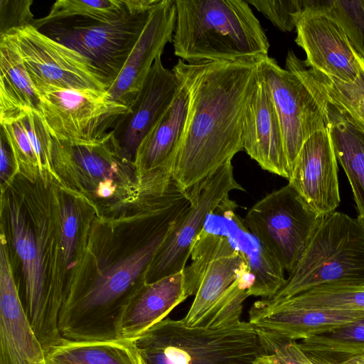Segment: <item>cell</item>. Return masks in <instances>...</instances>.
Returning <instances> with one entry per match:
<instances>
[{"label":"cell","mask_w":364,"mask_h":364,"mask_svg":"<svg viewBox=\"0 0 364 364\" xmlns=\"http://www.w3.org/2000/svg\"><path fill=\"white\" fill-rule=\"evenodd\" d=\"M261 57L200 63L179 59L173 66L188 95L172 168L173 179L183 190L191 189L244 149L245 118Z\"/></svg>","instance_id":"1"},{"label":"cell","mask_w":364,"mask_h":364,"mask_svg":"<svg viewBox=\"0 0 364 364\" xmlns=\"http://www.w3.org/2000/svg\"><path fill=\"white\" fill-rule=\"evenodd\" d=\"M174 53L187 63L267 55V36L246 1L176 0Z\"/></svg>","instance_id":"2"},{"label":"cell","mask_w":364,"mask_h":364,"mask_svg":"<svg viewBox=\"0 0 364 364\" xmlns=\"http://www.w3.org/2000/svg\"><path fill=\"white\" fill-rule=\"evenodd\" d=\"M183 269L186 294L195 296L181 319L188 327H216L240 321L253 277L245 257L228 238L204 228Z\"/></svg>","instance_id":"3"},{"label":"cell","mask_w":364,"mask_h":364,"mask_svg":"<svg viewBox=\"0 0 364 364\" xmlns=\"http://www.w3.org/2000/svg\"><path fill=\"white\" fill-rule=\"evenodd\" d=\"M175 223L98 273L87 287L66 295L58 322L63 339L92 341L117 338V322L134 295L130 294L132 287L142 272L149 267Z\"/></svg>","instance_id":"4"},{"label":"cell","mask_w":364,"mask_h":364,"mask_svg":"<svg viewBox=\"0 0 364 364\" xmlns=\"http://www.w3.org/2000/svg\"><path fill=\"white\" fill-rule=\"evenodd\" d=\"M135 341L144 364H269L259 332L249 321L188 327L167 318Z\"/></svg>","instance_id":"5"},{"label":"cell","mask_w":364,"mask_h":364,"mask_svg":"<svg viewBox=\"0 0 364 364\" xmlns=\"http://www.w3.org/2000/svg\"><path fill=\"white\" fill-rule=\"evenodd\" d=\"M333 284L364 285V224L338 211L320 218L284 285L269 299L289 298Z\"/></svg>","instance_id":"6"},{"label":"cell","mask_w":364,"mask_h":364,"mask_svg":"<svg viewBox=\"0 0 364 364\" xmlns=\"http://www.w3.org/2000/svg\"><path fill=\"white\" fill-rule=\"evenodd\" d=\"M286 68L268 55L258 63L279 121L285 156L291 171L304 142L328 128L327 100L310 77L304 61L289 50Z\"/></svg>","instance_id":"7"},{"label":"cell","mask_w":364,"mask_h":364,"mask_svg":"<svg viewBox=\"0 0 364 364\" xmlns=\"http://www.w3.org/2000/svg\"><path fill=\"white\" fill-rule=\"evenodd\" d=\"M21 56L38 95L65 89L107 91L109 84L90 60L32 25L3 36Z\"/></svg>","instance_id":"8"},{"label":"cell","mask_w":364,"mask_h":364,"mask_svg":"<svg viewBox=\"0 0 364 364\" xmlns=\"http://www.w3.org/2000/svg\"><path fill=\"white\" fill-rule=\"evenodd\" d=\"M321 217L288 183L258 200L242 220L289 273L305 250Z\"/></svg>","instance_id":"9"},{"label":"cell","mask_w":364,"mask_h":364,"mask_svg":"<svg viewBox=\"0 0 364 364\" xmlns=\"http://www.w3.org/2000/svg\"><path fill=\"white\" fill-rule=\"evenodd\" d=\"M40 113L53 139L90 141L112 131L129 107L107 91L55 90L39 95Z\"/></svg>","instance_id":"10"},{"label":"cell","mask_w":364,"mask_h":364,"mask_svg":"<svg viewBox=\"0 0 364 364\" xmlns=\"http://www.w3.org/2000/svg\"><path fill=\"white\" fill-rule=\"evenodd\" d=\"M233 190L244 188L235 179L232 159L188 190L191 204L176 221L150 264L148 283L183 271L208 215Z\"/></svg>","instance_id":"11"},{"label":"cell","mask_w":364,"mask_h":364,"mask_svg":"<svg viewBox=\"0 0 364 364\" xmlns=\"http://www.w3.org/2000/svg\"><path fill=\"white\" fill-rule=\"evenodd\" d=\"M149 11L128 12L107 22L54 23L40 31H46L43 33L88 58L107 79L110 87L139 38Z\"/></svg>","instance_id":"12"},{"label":"cell","mask_w":364,"mask_h":364,"mask_svg":"<svg viewBox=\"0 0 364 364\" xmlns=\"http://www.w3.org/2000/svg\"><path fill=\"white\" fill-rule=\"evenodd\" d=\"M9 220L13 245L22 264L26 296L24 309L47 351L63 339L52 312L50 292L44 277L42 252L21 208L16 203H11L9 206Z\"/></svg>","instance_id":"13"},{"label":"cell","mask_w":364,"mask_h":364,"mask_svg":"<svg viewBox=\"0 0 364 364\" xmlns=\"http://www.w3.org/2000/svg\"><path fill=\"white\" fill-rule=\"evenodd\" d=\"M295 42L306 53L304 65L346 82L356 80L362 60L340 25L328 16L305 11L296 26Z\"/></svg>","instance_id":"14"},{"label":"cell","mask_w":364,"mask_h":364,"mask_svg":"<svg viewBox=\"0 0 364 364\" xmlns=\"http://www.w3.org/2000/svg\"><path fill=\"white\" fill-rule=\"evenodd\" d=\"M337 162L328 128L318 131L303 144L288 179L319 216L336 211L341 202Z\"/></svg>","instance_id":"15"},{"label":"cell","mask_w":364,"mask_h":364,"mask_svg":"<svg viewBox=\"0 0 364 364\" xmlns=\"http://www.w3.org/2000/svg\"><path fill=\"white\" fill-rule=\"evenodd\" d=\"M229 196L208 215L204 229L226 237L245 258L253 285L249 296L272 297L285 284L284 269L259 240L247 228Z\"/></svg>","instance_id":"16"},{"label":"cell","mask_w":364,"mask_h":364,"mask_svg":"<svg viewBox=\"0 0 364 364\" xmlns=\"http://www.w3.org/2000/svg\"><path fill=\"white\" fill-rule=\"evenodd\" d=\"M0 364H47L46 350L21 301L3 241L0 247Z\"/></svg>","instance_id":"17"},{"label":"cell","mask_w":364,"mask_h":364,"mask_svg":"<svg viewBox=\"0 0 364 364\" xmlns=\"http://www.w3.org/2000/svg\"><path fill=\"white\" fill-rule=\"evenodd\" d=\"M181 83L172 70L166 68L161 55L156 58L127 113L112 130L127 159L135 157L141 141L168 109Z\"/></svg>","instance_id":"18"},{"label":"cell","mask_w":364,"mask_h":364,"mask_svg":"<svg viewBox=\"0 0 364 364\" xmlns=\"http://www.w3.org/2000/svg\"><path fill=\"white\" fill-rule=\"evenodd\" d=\"M175 1L161 0L149 14L144 29L120 73L107 90L114 101L128 107L140 92L158 55L172 42L176 24Z\"/></svg>","instance_id":"19"},{"label":"cell","mask_w":364,"mask_h":364,"mask_svg":"<svg viewBox=\"0 0 364 364\" xmlns=\"http://www.w3.org/2000/svg\"><path fill=\"white\" fill-rule=\"evenodd\" d=\"M364 319V310L308 309L281 299H261L249 310V322L257 329L301 341Z\"/></svg>","instance_id":"20"},{"label":"cell","mask_w":364,"mask_h":364,"mask_svg":"<svg viewBox=\"0 0 364 364\" xmlns=\"http://www.w3.org/2000/svg\"><path fill=\"white\" fill-rule=\"evenodd\" d=\"M243 149L262 169L290 178L279 121L258 68L245 118Z\"/></svg>","instance_id":"21"},{"label":"cell","mask_w":364,"mask_h":364,"mask_svg":"<svg viewBox=\"0 0 364 364\" xmlns=\"http://www.w3.org/2000/svg\"><path fill=\"white\" fill-rule=\"evenodd\" d=\"M181 86L173 102L141 141L134 159L139 171L147 183L170 181L176 150L187 117L188 95Z\"/></svg>","instance_id":"22"},{"label":"cell","mask_w":364,"mask_h":364,"mask_svg":"<svg viewBox=\"0 0 364 364\" xmlns=\"http://www.w3.org/2000/svg\"><path fill=\"white\" fill-rule=\"evenodd\" d=\"M187 298L183 272L144 284L131 297L119 316L117 338H136L166 318Z\"/></svg>","instance_id":"23"},{"label":"cell","mask_w":364,"mask_h":364,"mask_svg":"<svg viewBox=\"0 0 364 364\" xmlns=\"http://www.w3.org/2000/svg\"><path fill=\"white\" fill-rule=\"evenodd\" d=\"M30 110L40 112L39 95L19 54L0 37V123L14 122Z\"/></svg>","instance_id":"24"},{"label":"cell","mask_w":364,"mask_h":364,"mask_svg":"<svg viewBox=\"0 0 364 364\" xmlns=\"http://www.w3.org/2000/svg\"><path fill=\"white\" fill-rule=\"evenodd\" d=\"M328 129L338 161L349 181L358 218L364 224V132L328 102Z\"/></svg>","instance_id":"25"},{"label":"cell","mask_w":364,"mask_h":364,"mask_svg":"<svg viewBox=\"0 0 364 364\" xmlns=\"http://www.w3.org/2000/svg\"><path fill=\"white\" fill-rule=\"evenodd\" d=\"M47 364H144L135 338L74 341L63 339L46 351Z\"/></svg>","instance_id":"26"},{"label":"cell","mask_w":364,"mask_h":364,"mask_svg":"<svg viewBox=\"0 0 364 364\" xmlns=\"http://www.w3.org/2000/svg\"><path fill=\"white\" fill-rule=\"evenodd\" d=\"M298 343L305 353L319 355L333 363L364 355V319Z\"/></svg>","instance_id":"27"},{"label":"cell","mask_w":364,"mask_h":364,"mask_svg":"<svg viewBox=\"0 0 364 364\" xmlns=\"http://www.w3.org/2000/svg\"><path fill=\"white\" fill-rule=\"evenodd\" d=\"M128 12L125 0H58L53 4L46 16L35 18L31 25L40 30L59 23L107 22Z\"/></svg>","instance_id":"28"},{"label":"cell","mask_w":364,"mask_h":364,"mask_svg":"<svg viewBox=\"0 0 364 364\" xmlns=\"http://www.w3.org/2000/svg\"><path fill=\"white\" fill-rule=\"evenodd\" d=\"M312 80L328 102L339 109L364 132V61L356 80L341 81L307 68Z\"/></svg>","instance_id":"29"},{"label":"cell","mask_w":364,"mask_h":364,"mask_svg":"<svg viewBox=\"0 0 364 364\" xmlns=\"http://www.w3.org/2000/svg\"><path fill=\"white\" fill-rule=\"evenodd\" d=\"M280 299L302 308L364 310V285L323 284Z\"/></svg>","instance_id":"30"},{"label":"cell","mask_w":364,"mask_h":364,"mask_svg":"<svg viewBox=\"0 0 364 364\" xmlns=\"http://www.w3.org/2000/svg\"><path fill=\"white\" fill-rule=\"evenodd\" d=\"M335 20L364 61V1L318 0L315 10Z\"/></svg>","instance_id":"31"},{"label":"cell","mask_w":364,"mask_h":364,"mask_svg":"<svg viewBox=\"0 0 364 364\" xmlns=\"http://www.w3.org/2000/svg\"><path fill=\"white\" fill-rule=\"evenodd\" d=\"M264 14L272 24L282 31L296 28L301 15L312 9L315 0H247Z\"/></svg>","instance_id":"32"},{"label":"cell","mask_w":364,"mask_h":364,"mask_svg":"<svg viewBox=\"0 0 364 364\" xmlns=\"http://www.w3.org/2000/svg\"><path fill=\"white\" fill-rule=\"evenodd\" d=\"M12 150L17 166L25 168H39L33 145L24 127L22 118L1 124Z\"/></svg>","instance_id":"33"},{"label":"cell","mask_w":364,"mask_h":364,"mask_svg":"<svg viewBox=\"0 0 364 364\" xmlns=\"http://www.w3.org/2000/svg\"><path fill=\"white\" fill-rule=\"evenodd\" d=\"M60 243L61 259L68 265L76 247L79 227V213L77 205L71 201L65 202L60 209Z\"/></svg>","instance_id":"34"},{"label":"cell","mask_w":364,"mask_h":364,"mask_svg":"<svg viewBox=\"0 0 364 364\" xmlns=\"http://www.w3.org/2000/svg\"><path fill=\"white\" fill-rule=\"evenodd\" d=\"M32 0H0V37L10 31L31 25Z\"/></svg>","instance_id":"35"},{"label":"cell","mask_w":364,"mask_h":364,"mask_svg":"<svg viewBox=\"0 0 364 364\" xmlns=\"http://www.w3.org/2000/svg\"><path fill=\"white\" fill-rule=\"evenodd\" d=\"M1 154H0V176L1 182L6 181L10 176L15 164H16L11 146L6 135L1 128L0 134Z\"/></svg>","instance_id":"36"},{"label":"cell","mask_w":364,"mask_h":364,"mask_svg":"<svg viewBox=\"0 0 364 364\" xmlns=\"http://www.w3.org/2000/svg\"><path fill=\"white\" fill-rule=\"evenodd\" d=\"M97 191L99 196L102 198H107L113 193V188L110 183H102V185L100 186Z\"/></svg>","instance_id":"37"},{"label":"cell","mask_w":364,"mask_h":364,"mask_svg":"<svg viewBox=\"0 0 364 364\" xmlns=\"http://www.w3.org/2000/svg\"><path fill=\"white\" fill-rule=\"evenodd\" d=\"M336 364H364V355L354 357L353 358Z\"/></svg>","instance_id":"38"}]
</instances>
